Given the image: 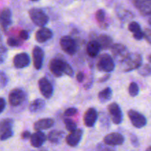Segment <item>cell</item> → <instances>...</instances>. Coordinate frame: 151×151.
<instances>
[{"label":"cell","mask_w":151,"mask_h":151,"mask_svg":"<svg viewBox=\"0 0 151 151\" xmlns=\"http://www.w3.org/2000/svg\"><path fill=\"white\" fill-rule=\"evenodd\" d=\"M121 63L124 72H131L134 69H138L142 65V57L139 53H130Z\"/></svg>","instance_id":"6da1fadb"},{"label":"cell","mask_w":151,"mask_h":151,"mask_svg":"<svg viewBox=\"0 0 151 151\" xmlns=\"http://www.w3.org/2000/svg\"><path fill=\"white\" fill-rule=\"evenodd\" d=\"M28 13L31 21L36 26L44 27V26L49 22L48 16L41 9L33 7L31 8Z\"/></svg>","instance_id":"7a4b0ae2"},{"label":"cell","mask_w":151,"mask_h":151,"mask_svg":"<svg viewBox=\"0 0 151 151\" xmlns=\"http://www.w3.org/2000/svg\"><path fill=\"white\" fill-rule=\"evenodd\" d=\"M97 69L103 72H111L115 68V63L111 56L109 54H102L97 63Z\"/></svg>","instance_id":"3957f363"},{"label":"cell","mask_w":151,"mask_h":151,"mask_svg":"<svg viewBox=\"0 0 151 151\" xmlns=\"http://www.w3.org/2000/svg\"><path fill=\"white\" fill-rule=\"evenodd\" d=\"M60 46L62 50L69 55H73L78 50V44L76 41L70 35H64L60 39Z\"/></svg>","instance_id":"277c9868"},{"label":"cell","mask_w":151,"mask_h":151,"mask_svg":"<svg viewBox=\"0 0 151 151\" xmlns=\"http://www.w3.org/2000/svg\"><path fill=\"white\" fill-rule=\"evenodd\" d=\"M14 121L13 119L7 118L0 121V140L4 141L13 137V126Z\"/></svg>","instance_id":"5b68a950"},{"label":"cell","mask_w":151,"mask_h":151,"mask_svg":"<svg viewBox=\"0 0 151 151\" xmlns=\"http://www.w3.org/2000/svg\"><path fill=\"white\" fill-rule=\"evenodd\" d=\"M27 94L22 88H14L9 94V103L13 107L22 105L26 100Z\"/></svg>","instance_id":"8992f818"},{"label":"cell","mask_w":151,"mask_h":151,"mask_svg":"<svg viewBox=\"0 0 151 151\" xmlns=\"http://www.w3.org/2000/svg\"><path fill=\"white\" fill-rule=\"evenodd\" d=\"M108 111L112 122L115 125H119L123 120V114L120 106L116 103H112L108 106Z\"/></svg>","instance_id":"52a82bcc"},{"label":"cell","mask_w":151,"mask_h":151,"mask_svg":"<svg viewBox=\"0 0 151 151\" xmlns=\"http://www.w3.org/2000/svg\"><path fill=\"white\" fill-rule=\"evenodd\" d=\"M128 116L133 126L137 128H142L147 124V119L143 114L135 110L131 109L128 111Z\"/></svg>","instance_id":"ba28073f"},{"label":"cell","mask_w":151,"mask_h":151,"mask_svg":"<svg viewBox=\"0 0 151 151\" xmlns=\"http://www.w3.org/2000/svg\"><path fill=\"white\" fill-rule=\"evenodd\" d=\"M110 49L114 57L117 59L120 63L123 61L130 54L128 48L122 44H114Z\"/></svg>","instance_id":"9c48e42d"},{"label":"cell","mask_w":151,"mask_h":151,"mask_svg":"<svg viewBox=\"0 0 151 151\" xmlns=\"http://www.w3.org/2000/svg\"><path fill=\"white\" fill-rule=\"evenodd\" d=\"M38 88L43 97L46 99L51 98L53 94V86L47 78H41L38 81Z\"/></svg>","instance_id":"30bf717a"},{"label":"cell","mask_w":151,"mask_h":151,"mask_svg":"<svg viewBox=\"0 0 151 151\" xmlns=\"http://www.w3.org/2000/svg\"><path fill=\"white\" fill-rule=\"evenodd\" d=\"M125 142V137L122 134L119 133L114 132L111 134H107L103 139V142L104 144L109 146H116L122 145Z\"/></svg>","instance_id":"8fae6325"},{"label":"cell","mask_w":151,"mask_h":151,"mask_svg":"<svg viewBox=\"0 0 151 151\" xmlns=\"http://www.w3.org/2000/svg\"><path fill=\"white\" fill-rule=\"evenodd\" d=\"M66 60L63 59L52 58L50 60L49 68L52 73L56 77H61L63 74V65Z\"/></svg>","instance_id":"7c38bea8"},{"label":"cell","mask_w":151,"mask_h":151,"mask_svg":"<svg viewBox=\"0 0 151 151\" xmlns=\"http://www.w3.org/2000/svg\"><path fill=\"white\" fill-rule=\"evenodd\" d=\"M98 119V113L94 108H89L86 111L83 116L84 125L88 128L94 126Z\"/></svg>","instance_id":"4fadbf2b"},{"label":"cell","mask_w":151,"mask_h":151,"mask_svg":"<svg viewBox=\"0 0 151 151\" xmlns=\"http://www.w3.org/2000/svg\"><path fill=\"white\" fill-rule=\"evenodd\" d=\"M13 65L16 69H23L30 63V58L26 52H21L16 55L13 60Z\"/></svg>","instance_id":"5bb4252c"},{"label":"cell","mask_w":151,"mask_h":151,"mask_svg":"<svg viewBox=\"0 0 151 151\" xmlns=\"http://www.w3.org/2000/svg\"><path fill=\"white\" fill-rule=\"evenodd\" d=\"M12 24V12L9 8H4L0 11V26L4 32Z\"/></svg>","instance_id":"9a60e30c"},{"label":"cell","mask_w":151,"mask_h":151,"mask_svg":"<svg viewBox=\"0 0 151 151\" xmlns=\"http://www.w3.org/2000/svg\"><path fill=\"white\" fill-rule=\"evenodd\" d=\"M44 58V52L38 46H35L32 50V59L34 67L36 69H41Z\"/></svg>","instance_id":"2e32d148"},{"label":"cell","mask_w":151,"mask_h":151,"mask_svg":"<svg viewBox=\"0 0 151 151\" xmlns=\"http://www.w3.org/2000/svg\"><path fill=\"white\" fill-rule=\"evenodd\" d=\"M83 134V130L79 128L76 129L73 132H71L66 137V142L71 147H75L79 144Z\"/></svg>","instance_id":"e0dca14e"},{"label":"cell","mask_w":151,"mask_h":151,"mask_svg":"<svg viewBox=\"0 0 151 151\" xmlns=\"http://www.w3.org/2000/svg\"><path fill=\"white\" fill-rule=\"evenodd\" d=\"M134 4L144 16L151 15V0H136L134 1Z\"/></svg>","instance_id":"ac0fdd59"},{"label":"cell","mask_w":151,"mask_h":151,"mask_svg":"<svg viewBox=\"0 0 151 151\" xmlns=\"http://www.w3.org/2000/svg\"><path fill=\"white\" fill-rule=\"evenodd\" d=\"M53 36V33L47 27H41L35 32V40L38 43H44L51 39Z\"/></svg>","instance_id":"d6986e66"},{"label":"cell","mask_w":151,"mask_h":151,"mask_svg":"<svg viewBox=\"0 0 151 151\" xmlns=\"http://www.w3.org/2000/svg\"><path fill=\"white\" fill-rule=\"evenodd\" d=\"M30 144L33 147H41L47 140L45 134L42 131H36L30 137Z\"/></svg>","instance_id":"ffe728a7"},{"label":"cell","mask_w":151,"mask_h":151,"mask_svg":"<svg viewBox=\"0 0 151 151\" xmlns=\"http://www.w3.org/2000/svg\"><path fill=\"white\" fill-rule=\"evenodd\" d=\"M54 124L55 120L52 118H44L36 121L34 123L33 128L36 131H41L43 130L51 128Z\"/></svg>","instance_id":"44dd1931"},{"label":"cell","mask_w":151,"mask_h":151,"mask_svg":"<svg viewBox=\"0 0 151 151\" xmlns=\"http://www.w3.org/2000/svg\"><path fill=\"white\" fill-rule=\"evenodd\" d=\"M128 29L133 33V36L137 41H140L144 38V32L142 30L139 24L137 22H131L128 24Z\"/></svg>","instance_id":"7402d4cb"},{"label":"cell","mask_w":151,"mask_h":151,"mask_svg":"<svg viewBox=\"0 0 151 151\" xmlns=\"http://www.w3.org/2000/svg\"><path fill=\"white\" fill-rule=\"evenodd\" d=\"M100 46L98 44L97 41L95 40H92V41H90L87 44L86 47V52L87 54L88 55V56H90L91 58H95L100 53Z\"/></svg>","instance_id":"603a6c76"},{"label":"cell","mask_w":151,"mask_h":151,"mask_svg":"<svg viewBox=\"0 0 151 151\" xmlns=\"http://www.w3.org/2000/svg\"><path fill=\"white\" fill-rule=\"evenodd\" d=\"M97 41L100 44V48L103 50H108L113 45V38L106 34H101L99 35Z\"/></svg>","instance_id":"cb8c5ba5"},{"label":"cell","mask_w":151,"mask_h":151,"mask_svg":"<svg viewBox=\"0 0 151 151\" xmlns=\"http://www.w3.org/2000/svg\"><path fill=\"white\" fill-rule=\"evenodd\" d=\"M45 101L42 99H36L31 102L29 106V110L31 113H38L45 107Z\"/></svg>","instance_id":"d4e9b609"},{"label":"cell","mask_w":151,"mask_h":151,"mask_svg":"<svg viewBox=\"0 0 151 151\" xmlns=\"http://www.w3.org/2000/svg\"><path fill=\"white\" fill-rule=\"evenodd\" d=\"M65 133L63 131L54 130V131H52L49 133L48 136H47V139L51 143L58 144V143L61 141Z\"/></svg>","instance_id":"484cf974"},{"label":"cell","mask_w":151,"mask_h":151,"mask_svg":"<svg viewBox=\"0 0 151 151\" xmlns=\"http://www.w3.org/2000/svg\"><path fill=\"white\" fill-rule=\"evenodd\" d=\"M112 97V89L110 87H106L98 93V99L100 103H105L109 101Z\"/></svg>","instance_id":"4316f807"},{"label":"cell","mask_w":151,"mask_h":151,"mask_svg":"<svg viewBox=\"0 0 151 151\" xmlns=\"http://www.w3.org/2000/svg\"><path fill=\"white\" fill-rule=\"evenodd\" d=\"M65 124V128L69 132H73L77 129V124L75 121L72 120L70 118H66L63 120Z\"/></svg>","instance_id":"83f0119b"},{"label":"cell","mask_w":151,"mask_h":151,"mask_svg":"<svg viewBox=\"0 0 151 151\" xmlns=\"http://www.w3.org/2000/svg\"><path fill=\"white\" fill-rule=\"evenodd\" d=\"M138 73L143 77L148 76L151 74V66L149 64L142 65L138 69Z\"/></svg>","instance_id":"f1b7e54d"},{"label":"cell","mask_w":151,"mask_h":151,"mask_svg":"<svg viewBox=\"0 0 151 151\" xmlns=\"http://www.w3.org/2000/svg\"><path fill=\"white\" fill-rule=\"evenodd\" d=\"M128 92L131 97H137L139 92V86L137 85V83L132 82L130 83L129 87H128Z\"/></svg>","instance_id":"f546056e"},{"label":"cell","mask_w":151,"mask_h":151,"mask_svg":"<svg viewBox=\"0 0 151 151\" xmlns=\"http://www.w3.org/2000/svg\"><path fill=\"white\" fill-rule=\"evenodd\" d=\"M106 11L104 10H103V9H99V10H97V12L95 13V19L99 23H104L105 21H106Z\"/></svg>","instance_id":"4dcf8cb0"},{"label":"cell","mask_w":151,"mask_h":151,"mask_svg":"<svg viewBox=\"0 0 151 151\" xmlns=\"http://www.w3.org/2000/svg\"><path fill=\"white\" fill-rule=\"evenodd\" d=\"M96 151H116L111 146L107 145L104 143H99L96 146Z\"/></svg>","instance_id":"1f68e13d"},{"label":"cell","mask_w":151,"mask_h":151,"mask_svg":"<svg viewBox=\"0 0 151 151\" xmlns=\"http://www.w3.org/2000/svg\"><path fill=\"white\" fill-rule=\"evenodd\" d=\"M63 74L71 77V78H72L74 76L73 69L71 66V65L69 63H68L66 61H65L64 65H63Z\"/></svg>","instance_id":"d6a6232c"},{"label":"cell","mask_w":151,"mask_h":151,"mask_svg":"<svg viewBox=\"0 0 151 151\" xmlns=\"http://www.w3.org/2000/svg\"><path fill=\"white\" fill-rule=\"evenodd\" d=\"M7 45L12 47H17L21 45V41L14 37H9L7 40Z\"/></svg>","instance_id":"836d02e7"},{"label":"cell","mask_w":151,"mask_h":151,"mask_svg":"<svg viewBox=\"0 0 151 151\" xmlns=\"http://www.w3.org/2000/svg\"><path fill=\"white\" fill-rule=\"evenodd\" d=\"M8 77L3 71L0 70V86L4 87L8 83Z\"/></svg>","instance_id":"e575fe53"},{"label":"cell","mask_w":151,"mask_h":151,"mask_svg":"<svg viewBox=\"0 0 151 151\" xmlns=\"http://www.w3.org/2000/svg\"><path fill=\"white\" fill-rule=\"evenodd\" d=\"M7 55V50L4 46L0 45V64L4 63Z\"/></svg>","instance_id":"d590c367"},{"label":"cell","mask_w":151,"mask_h":151,"mask_svg":"<svg viewBox=\"0 0 151 151\" xmlns=\"http://www.w3.org/2000/svg\"><path fill=\"white\" fill-rule=\"evenodd\" d=\"M77 113H78V109L75 108H69L65 111L64 115L68 117H70V116H75Z\"/></svg>","instance_id":"8d00e7d4"},{"label":"cell","mask_w":151,"mask_h":151,"mask_svg":"<svg viewBox=\"0 0 151 151\" xmlns=\"http://www.w3.org/2000/svg\"><path fill=\"white\" fill-rule=\"evenodd\" d=\"M130 139H131V144H132V145L134 147H138L139 146V139L137 136L134 135V134H131Z\"/></svg>","instance_id":"74e56055"},{"label":"cell","mask_w":151,"mask_h":151,"mask_svg":"<svg viewBox=\"0 0 151 151\" xmlns=\"http://www.w3.org/2000/svg\"><path fill=\"white\" fill-rule=\"evenodd\" d=\"M19 38H20L22 40H23V41H27V40L29 39V38L28 32L25 30V29H22V30L19 31Z\"/></svg>","instance_id":"f35d334b"},{"label":"cell","mask_w":151,"mask_h":151,"mask_svg":"<svg viewBox=\"0 0 151 151\" xmlns=\"http://www.w3.org/2000/svg\"><path fill=\"white\" fill-rule=\"evenodd\" d=\"M143 32H144V38H145L147 43H149L151 45V29L146 28Z\"/></svg>","instance_id":"ab89813d"},{"label":"cell","mask_w":151,"mask_h":151,"mask_svg":"<svg viewBox=\"0 0 151 151\" xmlns=\"http://www.w3.org/2000/svg\"><path fill=\"white\" fill-rule=\"evenodd\" d=\"M6 107V101L4 98L0 97V114L2 113Z\"/></svg>","instance_id":"60d3db41"},{"label":"cell","mask_w":151,"mask_h":151,"mask_svg":"<svg viewBox=\"0 0 151 151\" xmlns=\"http://www.w3.org/2000/svg\"><path fill=\"white\" fill-rule=\"evenodd\" d=\"M76 79L79 83H83V81L84 79H85V75H84L83 72H78V75H77L76 76Z\"/></svg>","instance_id":"b9f144b4"},{"label":"cell","mask_w":151,"mask_h":151,"mask_svg":"<svg viewBox=\"0 0 151 151\" xmlns=\"http://www.w3.org/2000/svg\"><path fill=\"white\" fill-rule=\"evenodd\" d=\"M30 137L31 134L30 132L28 131H24V132L21 134V137H22V139H28L30 138Z\"/></svg>","instance_id":"7bdbcfd3"},{"label":"cell","mask_w":151,"mask_h":151,"mask_svg":"<svg viewBox=\"0 0 151 151\" xmlns=\"http://www.w3.org/2000/svg\"><path fill=\"white\" fill-rule=\"evenodd\" d=\"M111 78V75L110 74H107V75H104L103 77H102L101 78H100L99 79V82L100 83H105L107 81H109V78Z\"/></svg>","instance_id":"ee69618b"},{"label":"cell","mask_w":151,"mask_h":151,"mask_svg":"<svg viewBox=\"0 0 151 151\" xmlns=\"http://www.w3.org/2000/svg\"><path fill=\"white\" fill-rule=\"evenodd\" d=\"M1 41H2V35H1V32H0V44H1Z\"/></svg>","instance_id":"f6af8a7d"},{"label":"cell","mask_w":151,"mask_h":151,"mask_svg":"<svg viewBox=\"0 0 151 151\" xmlns=\"http://www.w3.org/2000/svg\"><path fill=\"white\" fill-rule=\"evenodd\" d=\"M147 59H148L149 62H150V63H151V55H150L148 56V58H147Z\"/></svg>","instance_id":"bcb514c9"},{"label":"cell","mask_w":151,"mask_h":151,"mask_svg":"<svg viewBox=\"0 0 151 151\" xmlns=\"http://www.w3.org/2000/svg\"><path fill=\"white\" fill-rule=\"evenodd\" d=\"M38 151H48V150H47V149H45V148H42V149H40V150Z\"/></svg>","instance_id":"7dc6e473"},{"label":"cell","mask_w":151,"mask_h":151,"mask_svg":"<svg viewBox=\"0 0 151 151\" xmlns=\"http://www.w3.org/2000/svg\"><path fill=\"white\" fill-rule=\"evenodd\" d=\"M146 151H151V146H150V147H149L148 148H147V150H146Z\"/></svg>","instance_id":"c3c4849f"},{"label":"cell","mask_w":151,"mask_h":151,"mask_svg":"<svg viewBox=\"0 0 151 151\" xmlns=\"http://www.w3.org/2000/svg\"><path fill=\"white\" fill-rule=\"evenodd\" d=\"M148 22H149V24H150V25L151 26V19H149Z\"/></svg>","instance_id":"681fc988"}]
</instances>
